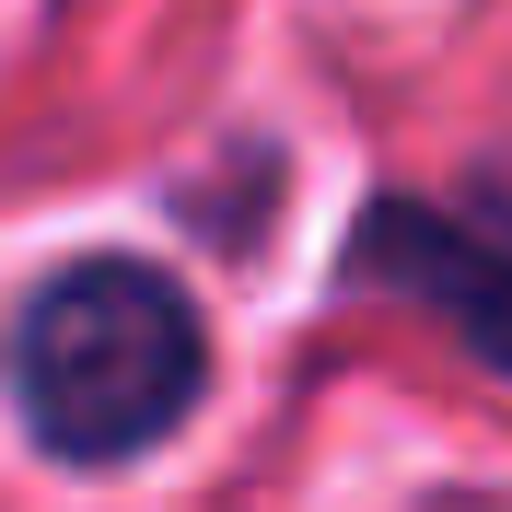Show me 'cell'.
<instances>
[{
	"mask_svg": "<svg viewBox=\"0 0 512 512\" xmlns=\"http://www.w3.org/2000/svg\"><path fill=\"white\" fill-rule=\"evenodd\" d=\"M198 373H210V338H198L187 291L152 280V268H128V256L59 268L24 303V338H12L24 419H35V443L70 454V466L152 454L198 408Z\"/></svg>",
	"mask_w": 512,
	"mask_h": 512,
	"instance_id": "obj_1",
	"label": "cell"
},
{
	"mask_svg": "<svg viewBox=\"0 0 512 512\" xmlns=\"http://www.w3.org/2000/svg\"><path fill=\"white\" fill-rule=\"evenodd\" d=\"M361 268H384L396 291L443 303L466 338L512 373V210H373L361 233Z\"/></svg>",
	"mask_w": 512,
	"mask_h": 512,
	"instance_id": "obj_2",
	"label": "cell"
}]
</instances>
